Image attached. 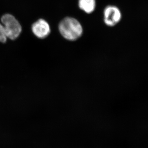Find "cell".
Segmentation results:
<instances>
[{"label": "cell", "instance_id": "1", "mask_svg": "<svg viewBox=\"0 0 148 148\" xmlns=\"http://www.w3.org/2000/svg\"><path fill=\"white\" fill-rule=\"evenodd\" d=\"M59 32L66 40L75 41L82 36L83 29L79 21L73 17H67L60 22Z\"/></svg>", "mask_w": 148, "mask_h": 148}, {"label": "cell", "instance_id": "2", "mask_svg": "<svg viewBox=\"0 0 148 148\" xmlns=\"http://www.w3.org/2000/svg\"><path fill=\"white\" fill-rule=\"evenodd\" d=\"M1 20L8 38L11 40L16 39L22 30L21 25L18 21L14 16L8 14L3 16Z\"/></svg>", "mask_w": 148, "mask_h": 148}, {"label": "cell", "instance_id": "3", "mask_svg": "<svg viewBox=\"0 0 148 148\" xmlns=\"http://www.w3.org/2000/svg\"><path fill=\"white\" fill-rule=\"evenodd\" d=\"M103 14L104 23L108 27L116 26L121 19V12L116 6L110 5L106 7Z\"/></svg>", "mask_w": 148, "mask_h": 148}, {"label": "cell", "instance_id": "4", "mask_svg": "<svg viewBox=\"0 0 148 148\" xmlns=\"http://www.w3.org/2000/svg\"><path fill=\"white\" fill-rule=\"evenodd\" d=\"M32 31L38 38H44L50 34V26L44 19H39L32 25Z\"/></svg>", "mask_w": 148, "mask_h": 148}, {"label": "cell", "instance_id": "5", "mask_svg": "<svg viewBox=\"0 0 148 148\" xmlns=\"http://www.w3.org/2000/svg\"><path fill=\"white\" fill-rule=\"evenodd\" d=\"M79 7L87 14L92 13L96 7L95 0H79Z\"/></svg>", "mask_w": 148, "mask_h": 148}, {"label": "cell", "instance_id": "6", "mask_svg": "<svg viewBox=\"0 0 148 148\" xmlns=\"http://www.w3.org/2000/svg\"><path fill=\"white\" fill-rule=\"evenodd\" d=\"M7 38L4 27L3 24H0V42H5Z\"/></svg>", "mask_w": 148, "mask_h": 148}]
</instances>
